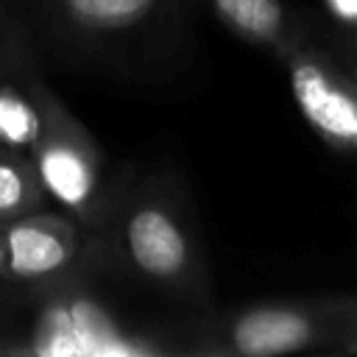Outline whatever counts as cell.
Wrapping results in <instances>:
<instances>
[{
  "instance_id": "cell-1",
  "label": "cell",
  "mask_w": 357,
  "mask_h": 357,
  "mask_svg": "<svg viewBox=\"0 0 357 357\" xmlns=\"http://www.w3.org/2000/svg\"><path fill=\"white\" fill-rule=\"evenodd\" d=\"M198 0H0L39 64L165 81L192 50Z\"/></svg>"
},
{
  "instance_id": "cell-2",
  "label": "cell",
  "mask_w": 357,
  "mask_h": 357,
  "mask_svg": "<svg viewBox=\"0 0 357 357\" xmlns=\"http://www.w3.org/2000/svg\"><path fill=\"white\" fill-rule=\"evenodd\" d=\"M92 259L165 301L209 312L212 276L184 184L167 170H126L106 223L92 231Z\"/></svg>"
},
{
  "instance_id": "cell-3",
  "label": "cell",
  "mask_w": 357,
  "mask_h": 357,
  "mask_svg": "<svg viewBox=\"0 0 357 357\" xmlns=\"http://www.w3.org/2000/svg\"><path fill=\"white\" fill-rule=\"evenodd\" d=\"M86 265L31 290H0V354L11 357H153L190 354L187 324L162 329L120 312Z\"/></svg>"
},
{
  "instance_id": "cell-4",
  "label": "cell",
  "mask_w": 357,
  "mask_h": 357,
  "mask_svg": "<svg viewBox=\"0 0 357 357\" xmlns=\"http://www.w3.org/2000/svg\"><path fill=\"white\" fill-rule=\"evenodd\" d=\"M357 326V293L259 301L226 315L198 312L187 321L190 354L279 357L298 351L340 354Z\"/></svg>"
},
{
  "instance_id": "cell-5",
  "label": "cell",
  "mask_w": 357,
  "mask_h": 357,
  "mask_svg": "<svg viewBox=\"0 0 357 357\" xmlns=\"http://www.w3.org/2000/svg\"><path fill=\"white\" fill-rule=\"evenodd\" d=\"M28 153L47 198L81 226L98 231L114 206L126 170H112L98 139L47 86V81L42 86V128Z\"/></svg>"
},
{
  "instance_id": "cell-6",
  "label": "cell",
  "mask_w": 357,
  "mask_h": 357,
  "mask_svg": "<svg viewBox=\"0 0 357 357\" xmlns=\"http://www.w3.org/2000/svg\"><path fill=\"white\" fill-rule=\"evenodd\" d=\"M279 61L307 126L329 148L357 159V81L307 36Z\"/></svg>"
},
{
  "instance_id": "cell-7",
  "label": "cell",
  "mask_w": 357,
  "mask_h": 357,
  "mask_svg": "<svg viewBox=\"0 0 357 357\" xmlns=\"http://www.w3.org/2000/svg\"><path fill=\"white\" fill-rule=\"evenodd\" d=\"M3 240L8 248L11 290L42 287L95 265L92 231L64 209H39L6 223Z\"/></svg>"
},
{
  "instance_id": "cell-8",
  "label": "cell",
  "mask_w": 357,
  "mask_h": 357,
  "mask_svg": "<svg viewBox=\"0 0 357 357\" xmlns=\"http://www.w3.org/2000/svg\"><path fill=\"white\" fill-rule=\"evenodd\" d=\"M198 6L229 33L276 59L307 36V11L298 14L284 0H198Z\"/></svg>"
},
{
  "instance_id": "cell-9",
  "label": "cell",
  "mask_w": 357,
  "mask_h": 357,
  "mask_svg": "<svg viewBox=\"0 0 357 357\" xmlns=\"http://www.w3.org/2000/svg\"><path fill=\"white\" fill-rule=\"evenodd\" d=\"M42 86L39 64H25L0 73V145L31 151L42 128Z\"/></svg>"
},
{
  "instance_id": "cell-10",
  "label": "cell",
  "mask_w": 357,
  "mask_h": 357,
  "mask_svg": "<svg viewBox=\"0 0 357 357\" xmlns=\"http://www.w3.org/2000/svg\"><path fill=\"white\" fill-rule=\"evenodd\" d=\"M47 190L28 151L0 145V229L17 218L45 209Z\"/></svg>"
},
{
  "instance_id": "cell-11",
  "label": "cell",
  "mask_w": 357,
  "mask_h": 357,
  "mask_svg": "<svg viewBox=\"0 0 357 357\" xmlns=\"http://www.w3.org/2000/svg\"><path fill=\"white\" fill-rule=\"evenodd\" d=\"M307 39H312L326 56H332L357 81V31L340 28L329 17L318 20L307 14Z\"/></svg>"
},
{
  "instance_id": "cell-12",
  "label": "cell",
  "mask_w": 357,
  "mask_h": 357,
  "mask_svg": "<svg viewBox=\"0 0 357 357\" xmlns=\"http://www.w3.org/2000/svg\"><path fill=\"white\" fill-rule=\"evenodd\" d=\"M326 17L349 31H357V0H321Z\"/></svg>"
},
{
  "instance_id": "cell-13",
  "label": "cell",
  "mask_w": 357,
  "mask_h": 357,
  "mask_svg": "<svg viewBox=\"0 0 357 357\" xmlns=\"http://www.w3.org/2000/svg\"><path fill=\"white\" fill-rule=\"evenodd\" d=\"M8 287V248L3 240V229H0V290Z\"/></svg>"
},
{
  "instance_id": "cell-14",
  "label": "cell",
  "mask_w": 357,
  "mask_h": 357,
  "mask_svg": "<svg viewBox=\"0 0 357 357\" xmlns=\"http://www.w3.org/2000/svg\"><path fill=\"white\" fill-rule=\"evenodd\" d=\"M340 354H357V326H354V332L346 337V343H343Z\"/></svg>"
}]
</instances>
